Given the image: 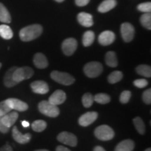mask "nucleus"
I'll use <instances>...</instances> for the list:
<instances>
[{"instance_id": "obj_43", "label": "nucleus", "mask_w": 151, "mask_h": 151, "mask_svg": "<svg viewBox=\"0 0 151 151\" xmlns=\"http://www.w3.org/2000/svg\"><path fill=\"white\" fill-rule=\"evenodd\" d=\"M22 127H28L29 126V123L27 121H25V120H24V121H22Z\"/></svg>"}, {"instance_id": "obj_32", "label": "nucleus", "mask_w": 151, "mask_h": 151, "mask_svg": "<svg viewBox=\"0 0 151 151\" xmlns=\"http://www.w3.org/2000/svg\"><path fill=\"white\" fill-rule=\"evenodd\" d=\"M83 105L86 108H90L94 103V96L90 93H86L82 97Z\"/></svg>"}, {"instance_id": "obj_21", "label": "nucleus", "mask_w": 151, "mask_h": 151, "mask_svg": "<svg viewBox=\"0 0 151 151\" xmlns=\"http://www.w3.org/2000/svg\"><path fill=\"white\" fill-rule=\"evenodd\" d=\"M116 4V0H104L98 7V11L100 13L109 12L114 9Z\"/></svg>"}, {"instance_id": "obj_7", "label": "nucleus", "mask_w": 151, "mask_h": 151, "mask_svg": "<svg viewBox=\"0 0 151 151\" xmlns=\"http://www.w3.org/2000/svg\"><path fill=\"white\" fill-rule=\"evenodd\" d=\"M57 139L60 143L71 147L76 146L77 143H78L77 137L73 134L68 132H61L58 135Z\"/></svg>"}, {"instance_id": "obj_30", "label": "nucleus", "mask_w": 151, "mask_h": 151, "mask_svg": "<svg viewBox=\"0 0 151 151\" xmlns=\"http://www.w3.org/2000/svg\"><path fill=\"white\" fill-rule=\"evenodd\" d=\"M47 127L46 122L44 120H37L32 124V128L34 131L37 132H41L44 131Z\"/></svg>"}, {"instance_id": "obj_27", "label": "nucleus", "mask_w": 151, "mask_h": 151, "mask_svg": "<svg viewBox=\"0 0 151 151\" xmlns=\"http://www.w3.org/2000/svg\"><path fill=\"white\" fill-rule=\"evenodd\" d=\"M123 74L121 71H115L111 73L108 76V82L111 84H115L122 79Z\"/></svg>"}, {"instance_id": "obj_40", "label": "nucleus", "mask_w": 151, "mask_h": 151, "mask_svg": "<svg viewBox=\"0 0 151 151\" xmlns=\"http://www.w3.org/2000/svg\"><path fill=\"white\" fill-rule=\"evenodd\" d=\"M0 151H14V150H13L12 147H11L10 145L6 144L0 148Z\"/></svg>"}, {"instance_id": "obj_37", "label": "nucleus", "mask_w": 151, "mask_h": 151, "mask_svg": "<svg viewBox=\"0 0 151 151\" xmlns=\"http://www.w3.org/2000/svg\"><path fill=\"white\" fill-rule=\"evenodd\" d=\"M134 86L137 87V88H143L145 87H146L148 85V81L146 80V79L141 78V79H137L134 81Z\"/></svg>"}, {"instance_id": "obj_20", "label": "nucleus", "mask_w": 151, "mask_h": 151, "mask_svg": "<svg viewBox=\"0 0 151 151\" xmlns=\"http://www.w3.org/2000/svg\"><path fill=\"white\" fill-rule=\"evenodd\" d=\"M16 68V67H11L5 73L4 77V84L7 88H12L18 84L13 78V74Z\"/></svg>"}, {"instance_id": "obj_42", "label": "nucleus", "mask_w": 151, "mask_h": 151, "mask_svg": "<svg viewBox=\"0 0 151 151\" xmlns=\"http://www.w3.org/2000/svg\"><path fill=\"white\" fill-rule=\"evenodd\" d=\"M93 151H106V150L103 148V147L97 146L94 147L93 149Z\"/></svg>"}, {"instance_id": "obj_10", "label": "nucleus", "mask_w": 151, "mask_h": 151, "mask_svg": "<svg viewBox=\"0 0 151 151\" xmlns=\"http://www.w3.org/2000/svg\"><path fill=\"white\" fill-rule=\"evenodd\" d=\"M98 118V113L95 111H91V112H87L83 114L78 119V123L81 126L83 127H87L97 120Z\"/></svg>"}, {"instance_id": "obj_36", "label": "nucleus", "mask_w": 151, "mask_h": 151, "mask_svg": "<svg viewBox=\"0 0 151 151\" xmlns=\"http://www.w3.org/2000/svg\"><path fill=\"white\" fill-rule=\"evenodd\" d=\"M143 101L146 104H151V89L149 88L148 90H145L142 94Z\"/></svg>"}, {"instance_id": "obj_26", "label": "nucleus", "mask_w": 151, "mask_h": 151, "mask_svg": "<svg viewBox=\"0 0 151 151\" xmlns=\"http://www.w3.org/2000/svg\"><path fill=\"white\" fill-rule=\"evenodd\" d=\"M136 71L139 75L143 76L150 78L151 77V67L150 66L146 65H141L136 68Z\"/></svg>"}, {"instance_id": "obj_3", "label": "nucleus", "mask_w": 151, "mask_h": 151, "mask_svg": "<svg viewBox=\"0 0 151 151\" xmlns=\"http://www.w3.org/2000/svg\"><path fill=\"white\" fill-rule=\"evenodd\" d=\"M38 107L42 114L50 118H56L60 114V109L58 106L52 104L48 101H41Z\"/></svg>"}, {"instance_id": "obj_38", "label": "nucleus", "mask_w": 151, "mask_h": 151, "mask_svg": "<svg viewBox=\"0 0 151 151\" xmlns=\"http://www.w3.org/2000/svg\"><path fill=\"white\" fill-rule=\"evenodd\" d=\"M9 131V128L6 127L4 124L2 123V121H1V117L0 116V132H1V133L6 134Z\"/></svg>"}, {"instance_id": "obj_25", "label": "nucleus", "mask_w": 151, "mask_h": 151, "mask_svg": "<svg viewBox=\"0 0 151 151\" xmlns=\"http://www.w3.org/2000/svg\"><path fill=\"white\" fill-rule=\"evenodd\" d=\"M94 33L92 31H87L84 33L83 36V44L84 46L88 47L93 43L94 41Z\"/></svg>"}, {"instance_id": "obj_31", "label": "nucleus", "mask_w": 151, "mask_h": 151, "mask_svg": "<svg viewBox=\"0 0 151 151\" xmlns=\"http://www.w3.org/2000/svg\"><path fill=\"white\" fill-rule=\"evenodd\" d=\"M141 23L147 29H151V14L150 13H145L140 18Z\"/></svg>"}, {"instance_id": "obj_18", "label": "nucleus", "mask_w": 151, "mask_h": 151, "mask_svg": "<svg viewBox=\"0 0 151 151\" xmlns=\"http://www.w3.org/2000/svg\"><path fill=\"white\" fill-rule=\"evenodd\" d=\"M33 61L35 67L38 69H45L48 65V62L46 57L41 52H38L35 55Z\"/></svg>"}, {"instance_id": "obj_44", "label": "nucleus", "mask_w": 151, "mask_h": 151, "mask_svg": "<svg viewBox=\"0 0 151 151\" xmlns=\"http://www.w3.org/2000/svg\"><path fill=\"white\" fill-rule=\"evenodd\" d=\"M35 151H49L48 150H46V149H39V150H37Z\"/></svg>"}, {"instance_id": "obj_14", "label": "nucleus", "mask_w": 151, "mask_h": 151, "mask_svg": "<svg viewBox=\"0 0 151 151\" xmlns=\"http://www.w3.org/2000/svg\"><path fill=\"white\" fill-rule=\"evenodd\" d=\"M116 39V35L113 32L106 30L100 34L98 37V41L101 46H109L112 44Z\"/></svg>"}, {"instance_id": "obj_1", "label": "nucleus", "mask_w": 151, "mask_h": 151, "mask_svg": "<svg viewBox=\"0 0 151 151\" xmlns=\"http://www.w3.org/2000/svg\"><path fill=\"white\" fill-rule=\"evenodd\" d=\"M43 27L39 24H34L22 28L20 31L19 36L22 41L35 40L42 34Z\"/></svg>"}, {"instance_id": "obj_8", "label": "nucleus", "mask_w": 151, "mask_h": 151, "mask_svg": "<svg viewBox=\"0 0 151 151\" xmlns=\"http://www.w3.org/2000/svg\"><path fill=\"white\" fill-rule=\"evenodd\" d=\"M120 32H121L122 38L124 41L127 43L130 42L133 40L134 37V27L129 22H124L120 27Z\"/></svg>"}, {"instance_id": "obj_15", "label": "nucleus", "mask_w": 151, "mask_h": 151, "mask_svg": "<svg viewBox=\"0 0 151 151\" xmlns=\"http://www.w3.org/2000/svg\"><path fill=\"white\" fill-rule=\"evenodd\" d=\"M32 91L35 93L39 94H45L48 93L49 88L48 84L43 81H34L30 85Z\"/></svg>"}, {"instance_id": "obj_6", "label": "nucleus", "mask_w": 151, "mask_h": 151, "mask_svg": "<svg viewBox=\"0 0 151 151\" xmlns=\"http://www.w3.org/2000/svg\"><path fill=\"white\" fill-rule=\"evenodd\" d=\"M34 70L29 67H17L13 74V78L17 83H19L22 81L27 80L32 77Z\"/></svg>"}, {"instance_id": "obj_16", "label": "nucleus", "mask_w": 151, "mask_h": 151, "mask_svg": "<svg viewBox=\"0 0 151 151\" xmlns=\"http://www.w3.org/2000/svg\"><path fill=\"white\" fill-rule=\"evenodd\" d=\"M78 21L81 25L86 27H90L93 25V18L91 14L86 12H81L77 16Z\"/></svg>"}, {"instance_id": "obj_11", "label": "nucleus", "mask_w": 151, "mask_h": 151, "mask_svg": "<svg viewBox=\"0 0 151 151\" xmlns=\"http://www.w3.org/2000/svg\"><path fill=\"white\" fill-rule=\"evenodd\" d=\"M6 102L11 109H14L17 111H20V112H23V111H27L29 106L27 103L24 102L21 100L16 99V98H9L7 99Z\"/></svg>"}, {"instance_id": "obj_39", "label": "nucleus", "mask_w": 151, "mask_h": 151, "mask_svg": "<svg viewBox=\"0 0 151 151\" xmlns=\"http://www.w3.org/2000/svg\"><path fill=\"white\" fill-rule=\"evenodd\" d=\"M90 0H75V2L78 6H84L90 2Z\"/></svg>"}, {"instance_id": "obj_5", "label": "nucleus", "mask_w": 151, "mask_h": 151, "mask_svg": "<svg viewBox=\"0 0 151 151\" xmlns=\"http://www.w3.org/2000/svg\"><path fill=\"white\" fill-rule=\"evenodd\" d=\"M50 77L52 80L64 86H70L75 81V78L69 73L58 71H52L50 73Z\"/></svg>"}, {"instance_id": "obj_19", "label": "nucleus", "mask_w": 151, "mask_h": 151, "mask_svg": "<svg viewBox=\"0 0 151 151\" xmlns=\"http://www.w3.org/2000/svg\"><path fill=\"white\" fill-rule=\"evenodd\" d=\"M135 143L131 139L122 141L117 145L114 151H133Z\"/></svg>"}, {"instance_id": "obj_28", "label": "nucleus", "mask_w": 151, "mask_h": 151, "mask_svg": "<svg viewBox=\"0 0 151 151\" xmlns=\"http://www.w3.org/2000/svg\"><path fill=\"white\" fill-rule=\"evenodd\" d=\"M134 124L136 129L140 134H144L146 131V127H145L144 122L140 117H136L133 120Z\"/></svg>"}, {"instance_id": "obj_9", "label": "nucleus", "mask_w": 151, "mask_h": 151, "mask_svg": "<svg viewBox=\"0 0 151 151\" xmlns=\"http://www.w3.org/2000/svg\"><path fill=\"white\" fill-rule=\"evenodd\" d=\"M78 46L77 41L73 38H68L63 41L62 44V49L64 54L70 56L73 54Z\"/></svg>"}, {"instance_id": "obj_46", "label": "nucleus", "mask_w": 151, "mask_h": 151, "mask_svg": "<svg viewBox=\"0 0 151 151\" xmlns=\"http://www.w3.org/2000/svg\"><path fill=\"white\" fill-rule=\"evenodd\" d=\"M144 151H151V148H148L146 149V150H145Z\"/></svg>"}, {"instance_id": "obj_22", "label": "nucleus", "mask_w": 151, "mask_h": 151, "mask_svg": "<svg viewBox=\"0 0 151 151\" xmlns=\"http://www.w3.org/2000/svg\"><path fill=\"white\" fill-rule=\"evenodd\" d=\"M105 62L106 65L111 67H116L118 66V59L116 52L109 51L106 54Z\"/></svg>"}, {"instance_id": "obj_2", "label": "nucleus", "mask_w": 151, "mask_h": 151, "mask_svg": "<svg viewBox=\"0 0 151 151\" xmlns=\"http://www.w3.org/2000/svg\"><path fill=\"white\" fill-rule=\"evenodd\" d=\"M94 136L100 141H107L113 139L115 132L111 127L106 124H102L97 127L94 130Z\"/></svg>"}, {"instance_id": "obj_12", "label": "nucleus", "mask_w": 151, "mask_h": 151, "mask_svg": "<svg viewBox=\"0 0 151 151\" xmlns=\"http://www.w3.org/2000/svg\"><path fill=\"white\" fill-rule=\"evenodd\" d=\"M67 99L66 93L62 90H57L48 98V101L52 104L58 106L62 104Z\"/></svg>"}, {"instance_id": "obj_17", "label": "nucleus", "mask_w": 151, "mask_h": 151, "mask_svg": "<svg viewBox=\"0 0 151 151\" xmlns=\"http://www.w3.org/2000/svg\"><path fill=\"white\" fill-rule=\"evenodd\" d=\"M18 118V113L16 111L9 112L7 114L1 117V121L6 127L10 128L12 127L16 122L17 119Z\"/></svg>"}, {"instance_id": "obj_45", "label": "nucleus", "mask_w": 151, "mask_h": 151, "mask_svg": "<svg viewBox=\"0 0 151 151\" xmlns=\"http://www.w3.org/2000/svg\"><path fill=\"white\" fill-rule=\"evenodd\" d=\"M56 1H58V2H62V1H64L65 0H55Z\"/></svg>"}, {"instance_id": "obj_33", "label": "nucleus", "mask_w": 151, "mask_h": 151, "mask_svg": "<svg viewBox=\"0 0 151 151\" xmlns=\"http://www.w3.org/2000/svg\"><path fill=\"white\" fill-rule=\"evenodd\" d=\"M11 110L12 109L10 108V106H9L6 100L0 102V116H4V115L10 112Z\"/></svg>"}, {"instance_id": "obj_35", "label": "nucleus", "mask_w": 151, "mask_h": 151, "mask_svg": "<svg viewBox=\"0 0 151 151\" xmlns=\"http://www.w3.org/2000/svg\"><path fill=\"white\" fill-rule=\"evenodd\" d=\"M132 93L129 90H124L121 93L120 96V101L122 104H127L129 102L131 98Z\"/></svg>"}, {"instance_id": "obj_4", "label": "nucleus", "mask_w": 151, "mask_h": 151, "mask_svg": "<svg viewBox=\"0 0 151 151\" xmlns=\"http://www.w3.org/2000/svg\"><path fill=\"white\" fill-rule=\"evenodd\" d=\"M83 71L89 78H96L102 73L103 66L99 62H90L85 65Z\"/></svg>"}, {"instance_id": "obj_13", "label": "nucleus", "mask_w": 151, "mask_h": 151, "mask_svg": "<svg viewBox=\"0 0 151 151\" xmlns=\"http://www.w3.org/2000/svg\"><path fill=\"white\" fill-rule=\"evenodd\" d=\"M12 136L14 140L20 144H26V143H29L32 139V135L29 133L22 134L18 129V127L16 126H14L13 127Z\"/></svg>"}, {"instance_id": "obj_24", "label": "nucleus", "mask_w": 151, "mask_h": 151, "mask_svg": "<svg viewBox=\"0 0 151 151\" xmlns=\"http://www.w3.org/2000/svg\"><path fill=\"white\" fill-rule=\"evenodd\" d=\"M0 21L4 23H10L11 21V15L3 4L0 3Z\"/></svg>"}, {"instance_id": "obj_41", "label": "nucleus", "mask_w": 151, "mask_h": 151, "mask_svg": "<svg viewBox=\"0 0 151 151\" xmlns=\"http://www.w3.org/2000/svg\"><path fill=\"white\" fill-rule=\"evenodd\" d=\"M55 151H71V150H70L69 148H66V147L63 146H57Z\"/></svg>"}, {"instance_id": "obj_29", "label": "nucleus", "mask_w": 151, "mask_h": 151, "mask_svg": "<svg viewBox=\"0 0 151 151\" xmlns=\"http://www.w3.org/2000/svg\"><path fill=\"white\" fill-rule=\"evenodd\" d=\"M94 101L101 104H106L111 101V97L107 94L99 93L94 96Z\"/></svg>"}, {"instance_id": "obj_34", "label": "nucleus", "mask_w": 151, "mask_h": 151, "mask_svg": "<svg viewBox=\"0 0 151 151\" xmlns=\"http://www.w3.org/2000/svg\"><path fill=\"white\" fill-rule=\"evenodd\" d=\"M137 9L139 11L143 13H150L151 12V3L150 1L148 2L141 3L138 5Z\"/></svg>"}, {"instance_id": "obj_47", "label": "nucleus", "mask_w": 151, "mask_h": 151, "mask_svg": "<svg viewBox=\"0 0 151 151\" xmlns=\"http://www.w3.org/2000/svg\"><path fill=\"white\" fill-rule=\"evenodd\" d=\"M1 66H2V65H1V62H0V69H1Z\"/></svg>"}, {"instance_id": "obj_23", "label": "nucleus", "mask_w": 151, "mask_h": 151, "mask_svg": "<svg viewBox=\"0 0 151 151\" xmlns=\"http://www.w3.org/2000/svg\"><path fill=\"white\" fill-rule=\"evenodd\" d=\"M13 36H14V33L9 25L7 24L0 25V37L6 40H9L13 37Z\"/></svg>"}]
</instances>
